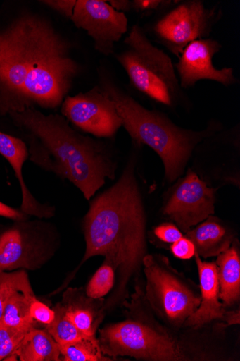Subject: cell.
<instances>
[{"mask_svg": "<svg viewBox=\"0 0 240 361\" xmlns=\"http://www.w3.org/2000/svg\"><path fill=\"white\" fill-rule=\"evenodd\" d=\"M124 43L126 49L115 56L132 87L157 103L172 106L182 88L170 57L151 42L139 25L132 27Z\"/></svg>", "mask_w": 240, "mask_h": 361, "instance_id": "8992f818", "label": "cell"}, {"mask_svg": "<svg viewBox=\"0 0 240 361\" xmlns=\"http://www.w3.org/2000/svg\"><path fill=\"white\" fill-rule=\"evenodd\" d=\"M0 154L13 168L22 191L20 210L27 216L39 219H49L55 215V208L39 203L27 187L23 175V167L29 159L26 143L21 139L5 134L0 131Z\"/></svg>", "mask_w": 240, "mask_h": 361, "instance_id": "9a60e30c", "label": "cell"}, {"mask_svg": "<svg viewBox=\"0 0 240 361\" xmlns=\"http://www.w3.org/2000/svg\"><path fill=\"white\" fill-rule=\"evenodd\" d=\"M154 234L164 243L174 244L183 238L180 229L175 224L165 223L155 228Z\"/></svg>", "mask_w": 240, "mask_h": 361, "instance_id": "83f0119b", "label": "cell"}, {"mask_svg": "<svg viewBox=\"0 0 240 361\" xmlns=\"http://www.w3.org/2000/svg\"><path fill=\"white\" fill-rule=\"evenodd\" d=\"M185 238L193 243L196 252L203 258L218 256L235 240L230 229L212 216L187 232Z\"/></svg>", "mask_w": 240, "mask_h": 361, "instance_id": "e0dca14e", "label": "cell"}, {"mask_svg": "<svg viewBox=\"0 0 240 361\" xmlns=\"http://www.w3.org/2000/svg\"><path fill=\"white\" fill-rule=\"evenodd\" d=\"M105 302L104 298L87 296L83 288H68L61 302L67 317L88 337H96L99 327L107 314Z\"/></svg>", "mask_w": 240, "mask_h": 361, "instance_id": "2e32d148", "label": "cell"}, {"mask_svg": "<svg viewBox=\"0 0 240 361\" xmlns=\"http://www.w3.org/2000/svg\"><path fill=\"white\" fill-rule=\"evenodd\" d=\"M83 231L86 250L75 273L89 258L101 255L118 274L115 290L105 302L108 313L126 302L128 283L140 273L147 252L145 212L132 164L91 203Z\"/></svg>", "mask_w": 240, "mask_h": 361, "instance_id": "7a4b0ae2", "label": "cell"}, {"mask_svg": "<svg viewBox=\"0 0 240 361\" xmlns=\"http://www.w3.org/2000/svg\"><path fill=\"white\" fill-rule=\"evenodd\" d=\"M37 298L26 296L21 292H16L8 301L0 320L18 329L30 331L39 327V323L30 314V304Z\"/></svg>", "mask_w": 240, "mask_h": 361, "instance_id": "ffe728a7", "label": "cell"}, {"mask_svg": "<svg viewBox=\"0 0 240 361\" xmlns=\"http://www.w3.org/2000/svg\"><path fill=\"white\" fill-rule=\"evenodd\" d=\"M170 250L176 257L182 259H191L196 253L193 243L184 237L171 245Z\"/></svg>", "mask_w": 240, "mask_h": 361, "instance_id": "f546056e", "label": "cell"}, {"mask_svg": "<svg viewBox=\"0 0 240 361\" xmlns=\"http://www.w3.org/2000/svg\"><path fill=\"white\" fill-rule=\"evenodd\" d=\"M70 20L87 32L99 53L107 56L114 54L115 44L127 32L125 13L117 11L103 0H77Z\"/></svg>", "mask_w": 240, "mask_h": 361, "instance_id": "8fae6325", "label": "cell"}, {"mask_svg": "<svg viewBox=\"0 0 240 361\" xmlns=\"http://www.w3.org/2000/svg\"><path fill=\"white\" fill-rule=\"evenodd\" d=\"M80 73L72 43L45 16L25 13L0 27V116L57 109Z\"/></svg>", "mask_w": 240, "mask_h": 361, "instance_id": "6da1fadb", "label": "cell"}, {"mask_svg": "<svg viewBox=\"0 0 240 361\" xmlns=\"http://www.w3.org/2000/svg\"><path fill=\"white\" fill-rule=\"evenodd\" d=\"M13 221L0 226V272L42 269L60 247L58 228L39 218Z\"/></svg>", "mask_w": 240, "mask_h": 361, "instance_id": "ba28073f", "label": "cell"}, {"mask_svg": "<svg viewBox=\"0 0 240 361\" xmlns=\"http://www.w3.org/2000/svg\"><path fill=\"white\" fill-rule=\"evenodd\" d=\"M131 303L125 302L127 319L99 331L98 341L106 356L132 357L152 361L189 360L182 346L157 321L146 319L137 288Z\"/></svg>", "mask_w": 240, "mask_h": 361, "instance_id": "5b68a950", "label": "cell"}, {"mask_svg": "<svg viewBox=\"0 0 240 361\" xmlns=\"http://www.w3.org/2000/svg\"><path fill=\"white\" fill-rule=\"evenodd\" d=\"M143 267L148 304L168 327L180 329L200 305V288L163 255H146Z\"/></svg>", "mask_w": 240, "mask_h": 361, "instance_id": "52a82bcc", "label": "cell"}, {"mask_svg": "<svg viewBox=\"0 0 240 361\" xmlns=\"http://www.w3.org/2000/svg\"><path fill=\"white\" fill-rule=\"evenodd\" d=\"M223 321L227 322V326L239 324V309L237 311H227Z\"/></svg>", "mask_w": 240, "mask_h": 361, "instance_id": "d6a6232c", "label": "cell"}, {"mask_svg": "<svg viewBox=\"0 0 240 361\" xmlns=\"http://www.w3.org/2000/svg\"><path fill=\"white\" fill-rule=\"evenodd\" d=\"M52 309L55 312V318L51 323L45 325V330L59 346L88 337L79 331L67 317L61 302L57 303Z\"/></svg>", "mask_w": 240, "mask_h": 361, "instance_id": "603a6c76", "label": "cell"}, {"mask_svg": "<svg viewBox=\"0 0 240 361\" xmlns=\"http://www.w3.org/2000/svg\"><path fill=\"white\" fill-rule=\"evenodd\" d=\"M220 284V298L230 307L240 298V256L239 244L234 240L230 247L217 256L216 261Z\"/></svg>", "mask_w": 240, "mask_h": 361, "instance_id": "ac0fdd59", "label": "cell"}, {"mask_svg": "<svg viewBox=\"0 0 240 361\" xmlns=\"http://www.w3.org/2000/svg\"><path fill=\"white\" fill-rule=\"evenodd\" d=\"M29 331L11 326L0 320V361L6 360L15 351Z\"/></svg>", "mask_w": 240, "mask_h": 361, "instance_id": "d4e9b609", "label": "cell"}, {"mask_svg": "<svg viewBox=\"0 0 240 361\" xmlns=\"http://www.w3.org/2000/svg\"><path fill=\"white\" fill-rule=\"evenodd\" d=\"M16 292H21L29 298H37L25 270L0 272V318L8 301Z\"/></svg>", "mask_w": 240, "mask_h": 361, "instance_id": "7402d4cb", "label": "cell"}, {"mask_svg": "<svg viewBox=\"0 0 240 361\" xmlns=\"http://www.w3.org/2000/svg\"><path fill=\"white\" fill-rule=\"evenodd\" d=\"M59 347L64 361L114 360L103 354L96 337H87Z\"/></svg>", "mask_w": 240, "mask_h": 361, "instance_id": "44dd1931", "label": "cell"}, {"mask_svg": "<svg viewBox=\"0 0 240 361\" xmlns=\"http://www.w3.org/2000/svg\"><path fill=\"white\" fill-rule=\"evenodd\" d=\"M222 16L217 8H206L200 0H189L163 15L152 26L156 40L178 59L191 42L209 39Z\"/></svg>", "mask_w": 240, "mask_h": 361, "instance_id": "9c48e42d", "label": "cell"}, {"mask_svg": "<svg viewBox=\"0 0 240 361\" xmlns=\"http://www.w3.org/2000/svg\"><path fill=\"white\" fill-rule=\"evenodd\" d=\"M115 269L104 259L87 284L85 289L87 296L93 299L105 298L115 286Z\"/></svg>", "mask_w": 240, "mask_h": 361, "instance_id": "cb8c5ba5", "label": "cell"}, {"mask_svg": "<svg viewBox=\"0 0 240 361\" xmlns=\"http://www.w3.org/2000/svg\"><path fill=\"white\" fill-rule=\"evenodd\" d=\"M30 311L32 317L42 324H49L55 318L53 309L39 301L37 298L31 302Z\"/></svg>", "mask_w": 240, "mask_h": 361, "instance_id": "4316f807", "label": "cell"}, {"mask_svg": "<svg viewBox=\"0 0 240 361\" xmlns=\"http://www.w3.org/2000/svg\"><path fill=\"white\" fill-rule=\"evenodd\" d=\"M199 276L201 302L184 325L198 329L215 320L223 321L227 307L220 302V284L216 262L202 261L194 255Z\"/></svg>", "mask_w": 240, "mask_h": 361, "instance_id": "5bb4252c", "label": "cell"}, {"mask_svg": "<svg viewBox=\"0 0 240 361\" xmlns=\"http://www.w3.org/2000/svg\"><path fill=\"white\" fill-rule=\"evenodd\" d=\"M98 85L115 103L122 126L132 140L153 149L163 161L167 179L176 180L183 173L196 145L208 137L209 130L184 129L160 113L146 109L104 71L99 73Z\"/></svg>", "mask_w": 240, "mask_h": 361, "instance_id": "277c9868", "label": "cell"}, {"mask_svg": "<svg viewBox=\"0 0 240 361\" xmlns=\"http://www.w3.org/2000/svg\"><path fill=\"white\" fill-rule=\"evenodd\" d=\"M108 3L119 12H129L132 10V1H128V0H110Z\"/></svg>", "mask_w": 240, "mask_h": 361, "instance_id": "1f68e13d", "label": "cell"}, {"mask_svg": "<svg viewBox=\"0 0 240 361\" xmlns=\"http://www.w3.org/2000/svg\"><path fill=\"white\" fill-rule=\"evenodd\" d=\"M215 191L189 170L170 197L163 213L187 233L214 214Z\"/></svg>", "mask_w": 240, "mask_h": 361, "instance_id": "7c38bea8", "label": "cell"}, {"mask_svg": "<svg viewBox=\"0 0 240 361\" xmlns=\"http://www.w3.org/2000/svg\"><path fill=\"white\" fill-rule=\"evenodd\" d=\"M8 115L24 135L29 159L43 171L70 180L87 200L107 178H115L116 164L106 145L81 135L62 115H46L32 108Z\"/></svg>", "mask_w": 240, "mask_h": 361, "instance_id": "3957f363", "label": "cell"}, {"mask_svg": "<svg viewBox=\"0 0 240 361\" xmlns=\"http://www.w3.org/2000/svg\"><path fill=\"white\" fill-rule=\"evenodd\" d=\"M172 1H163V0H133L132 10L144 16L168 8Z\"/></svg>", "mask_w": 240, "mask_h": 361, "instance_id": "484cf974", "label": "cell"}, {"mask_svg": "<svg viewBox=\"0 0 240 361\" xmlns=\"http://www.w3.org/2000/svg\"><path fill=\"white\" fill-rule=\"evenodd\" d=\"M222 49L220 43L209 39H198L187 46L175 64L182 89H189L200 80H211L229 87L236 83L232 68L217 69L213 58Z\"/></svg>", "mask_w": 240, "mask_h": 361, "instance_id": "4fadbf2b", "label": "cell"}, {"mask_svg": "<svg viewBox=\"0 0 240 361\" xmlns=\"http://www.w3.org/2000/svg\"><path fill=\"white\" fill-rule=\"evenodd\" d=\"M61 111L68 122L99 138L114 137L122 126L115 103L99 85L87 92L68 95Z\"/></svg>", "mask_w": 240, "mask_h": 361, "instance_id": "30bf717a", "label": "cell"}, {"mask_svg": "<svg viewBox=\"0 0 240 361\" xmlns=\"http://www.w3.org/2000/svg\"><path fill=\"white\" fill-rule=\"evenodd\" d=\"M0 216H3L13 221L27 219L30 216L23 213L20 209L11 207L0 202Z\"/></svg>", "mask_w": 240, "mask_h": 361, "instance_id": "4dcf8cb0", "label": "cell"}, {"mask_svg": "<svg viewBox=\"0 0 240 361\" xmlns=\"http://www.w3.org/2000/svg\"><path fill=\"white\" fill-rule=\"evenodd\" d=\"M77 0H42L40 3L67 19L72 16Z\"/></svg>", "mask_w": 240, "mask_h": 361, "instance_id": "f1b7e54d", "label": "cell"}, {"mask_svg": "<svg viewBox=\"0 0 240 361\" xmlns=\"http://www.w3.org/2000/svg\"><path fill=\"white\" fill-rule=\"evenodd\" d=\"M59 345L46 331L33 328L27 333L15 351L6 360L59 361Z\"/></svg>", "mask_w": 240, "mask_h": 361, "instance_id": "d6986e66", "label": "cell"}]
</instances>
